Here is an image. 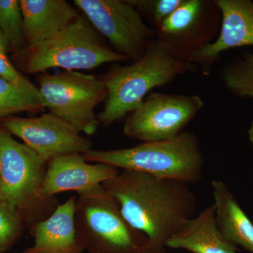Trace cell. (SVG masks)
<instances>
[{"instance_id":"1","label":"cell","mask_w":253,"mask_h":253,"mask_svg":"<svg viewBox=\"0 0 253 253\" xmlns=\"http://www.w3.org/2000/svg\"><path fill=\"white\" fill-rule=\"evenodd\" d=\"M101 185L126 221L146 236L145 253H166L169 238L195 216L196 195L181 181L122 170Z\"/></svg>"},{"instance_id":"2","label":"cell","mask_w":253,"mask_h":253,"mask_svg":"<svg viewBox=\"0 0 253 253\" xmlns=\"http://www.w3.org/2000/svg\"><path fill=\"white\" fill-rule=\"evenodd\" d=\"M198 71L193 63L171 56L156 38L140 59L130 65L113 66L102 77L108 96L98 121L104 126L121 121L141 106L151 89Z\"/></svg>"},{"instance_id":"3","label":"cell","mask_w":253,"mask_h":253,"mask_svg":"<svg viewBox=\"0 0 253 253\" xmlns=\"http://www.w3.org/2000/svg\"><path fill=\"white\" fill-rule=\"evenodd\" d=\"M87 162L191 184L202 179L205 160L199 138L191 131L166 140L148 141L127 149L93 150Z\"/></svg>"},{"instance_id":"4","label":"cell","mask_w":253,"mask_h":253,"mask_svg":"<svg viewBox=\"0 0 253 253\" xmlns=\"http://www.w3.org/2000/svg\"><path fill=\"white\" fill-rule=\"evenodd\" d=\"M48 162L7 131H0V200L19 214L26 226L49 217L59 206L56 197H42Z\"/></svg>"},{"instance_id":"5","label":"cell","mask_w":253,"mask_h":253,"mask_svg":"<svg viewBox=\"0 0 253 253\" xmlns=\"http://www.w3.org/2000/svg\"><path fill=\"white\" fill-rule=\"evenodd\" d=\"M75 224L78 242L88 253H145L146 236L123 217L102 185L78 195Z\"/></svg>"},{"instance_id":"6","label":"cell","mask_w":253,"mask_h":253,"mask_svg":"<svg viewBox=\"0 0 253 253\" xmlns=\"http://www.w3.org/2000/svg\"><path fill=\"white\" fill-rule=\"evenodd\" d=\"M24 51V69L30 74L44 73L52 68L91 70L106 63L129 61L111 49L81 15L56 36Z\"/></svg>"},{"instance_id":"7","label":"cell","mask_w":253,"mask_h":253,"mask_svg":"<svg viewBox=\"0 0 253 253\" xmlns=\"http://www.w3.org/2000/svg\"><path fill=\"white\" fill-rule=\"evenodd\" d=\"M39 90L49 113L75 126L81 133L94 135L99 122L95 109L107 98L102 78L76 71L44 73L38 78Z\"/></svg>"},{"instance_id":"8","label":"cell","mask_w":253,"mask_h":253,"mask_svg":"<svg viewBox=\"0 0 253 253\" xmlns=\"http://www.w3.org/2000/svg\"><path fill=\"white\" fill-rule=\"evenodd\" d=\"M96 31L105 37L114 51L129 61L140 59L156 31L144 23L129 1L123 0H75Z\"/></svg>"},{"instance_id":"9","label":"cell","mask_w":253,"mask_h":253,"mask_svg":"<svg viewBox=\"0 0 253 253\" xmlns=\"http://www.w3.org/2000/svg\"><path fill=\"white\" fill-rule=\"evenodd\" d=\"M204 106L197 95L151 93L127 116L123 134L143 142L172 139L184 131Z\"/></svg>"},{"instance_id":"10","label":"cell","mask_w":253,"mask_h":253,"mask_svg":"<svg viewBox=\"0 0 253 253\" xmlns=\"http://www.w3.org/2000/svg\"><path fill=\"white\" fill-rule=\"evenodd\" d=\"M221 26L214 1L183 0L156 31L158 40L171 56L181 61L212 42Z\"/></svg>"},{"instance_id":"11","label":"cell","mask_w":253,"mask_h":253,"mask_svg":"<svg viewBox=\"0 0 253 253\" xmlns=\"http://www.w3.org/2000/svg\"><path fill=\"white\" fill-rule=\"evenodd\" d=\"M1 124L46 162L64 155L84 154L92 147L90 139L51 113L36 118L8 117Z\"/></svg>"},{"instance_id":"12","label":"cell","mask_w":253,"mask_h":253,"mask_svg":"<svg viewBox=\"0 0 253 253\" xmlns=\"http://www.w3.org/2000/svg\"><path fill=\"white\" fill-rule=\"evenodd\" d=\"M221 13L217 38L193 54L187 62L193 63L205 76L223 51L243 46L253 45V1L251 0H214Z\"/></svg>"},{"instance_id":"13","label":"cell","mask_w":253,"mask_h":253,"mask_svg":"<svg viewBox=\"0 0 253 253\" xmlns=\"http://www.w3.org/2000/svg\"><path fill=\"white\" fill-rule=\"evenodd\" d=\"M119 172L117 168L109 165L90 164L83 154L59 156L48 162L41 196L46 199H52L66 191L83 194L111 180Z\"/></svg>"},{"instance_id":"14","label":"cell","mask_w":253,"mask_h":253,"mask_svg":"<svg viewBox=\"0 0 253 253\" xmlns=\"http://www.w3.org/2000/svg\"><path fill=\"white\" fill-rule=\"evenodd\" d=\"M76 201L71 196L49 217L31 226L34 244L22 253H83L75 224Z\"/></svg>"},{"instance_id":"15","label":"cell","mask_w":253,"mask_h":253,"mask_svg":"<svg viewBox=\"0 0 253 253\" xmlns=\"http://www.w3.org/2000/svg\"><path fill=\"white\" fill-rule=\"evenodd\" d=\"M26 47L47 41L80 16L65 0H20Z\"/></svg>"},{"instance_id":"16","label":"cell","mask_w":253,"mask_h":253,"mask_svg":"<svg viewBox=\"0 0 253 253\" xmlns=\"http://www.w3.org/2000/svg\"><path fill=\"white\" fill-rule=\"evenodd\" d=\"M166 247L192 253H236L239 251L219 231L213 204L186 220L169 238Z\"/></svg>"},{"instance_id":"17","label":"cell","mask_w":253,"mask_h":253,"mask_svg":"<svg viewBox=\"0 0 253 253\" xmlns=\"http://www.w3.org/2000/svg\"><path fill=\"white\" fill-rule=\"evenodd\" d=\"M216 219L219 231L229 242L253 253V224L234 195L221 180L211 182Z\"/></svg>"},{"instance_id":"18","label":"cell","mask_w":253,"mask_h":253,"mask_svg":"<svg viewBox=\"0 0 253 253\" xmlns=\"http://www.w3.org/2000/svg\"><path fill=\"white\" fill-rule=\"evenodd\" d=\"M220 78L226 89L240 97L253 99V54H243L224 65Z\"/></svg>"},{"instance_id":"19","label":"cell","mask_w":253,"mask_h":253,"mask_svg":"<svg viewBox=\"0 0 253 253\" xmlns=\"http://www.w3.org/2000/svg\"><path fill=\"white\" fill-rule=\"evenodd\" d=\"M0 78L22 95L32 111L45 108L39 88L15 68L4 52H0Z\"/></svg>"},{"instance_id":"20","label":"cell","mask_w":253,"mask_h":253,"mask_svg":"<svg viewBox=\"0 0 253 253\" xmlns=\"http://www.w3.org/2000/svg\"><path fill=\"white\" fill-rule=\"evenodd\" d=\"M0 28L9 42V47L16 51L25 50L26 43L19 1L0 0Z\"/></svg>"},{"instance_id":"21","label":"cell","mask_w":253,"mask_h":253,"mask_svg":"<svg viewBox=\"0 0 253 253\" xmlns=\"http://www.w3.org/2000/svg\"><path fill=\"white\" fill-rule=\"evenodd\" d=\"M26 226L19 214L0 200V253L6 252L19 239Z\"/></svg>"},{"instance_id":"22","label":"cell","mask_w":253,"mask_h":253,"mask_svg":"<svg viewBox=\"0 0 253 253\" xmlns=\"http://www.w3.org/2000/svg\"><path fill=\"white\" fill-rule=\"evenodd\" d=\"M129 1L141 16L143 15L147 18L156 28L180 6L183 0H133Z\"/></svg>"},{"instance_id":"23","label":"cell","mask_w":253,"mask_h":253,"mask_svg":"<svg viewBox=\"0 0 253 253\" xmlns=\"http://www.w3.org/2000/svg\"><path fill=\"white\" fill-rule=\"evenodd\" d=\"M31 111L22 95L0 78V120L15 113Z\"/></svg>"},{"instance_id":"24","label":"cell","mask_w":253,"mask_h":253,"mask_svg":"<svg viewBox=\"0 0 253 253\" xmlns=\"http://www.w3.org/2000/svg\"><path fill=\"white\" fill-rule=\"evenodd\" d=\"M9 48V42H8L7 40L5 38L1 28H0V52L6 53Z\"/></svg>"},{"instance_id":"25","label":"cell","mask_w":253,"mask_h":253,"mask_svg":"<svg viewBox=\"0 0 253 253\" xmlns=\"http://www.w3.org/2000/svg\"><path fill=\"white\" fill-rule=\"evenodd\" d=\"M249 140L253 147V121L249 130Z\"/></svg>"},{"instance_id":"26","label":"cell","mask_w":253,"mask_h":253,"mask_svg":"<svg viewBox=\"0 0 253 253\" xmlns=\"http://www.w3.org/2000/svg\"><path fill=\"white\" fill-rule=\"evenodd\" d=\"M0 131H1V129H0Z\"/></svg>"},{"instance_id":"27","label":"cell","mask_w":253,"mask_h":253,"mask_svg":"<svg viewBox=\"0 0 253 253\" xmlns=\"http://www.w3.org/2000/svg\"></svg>"}]
</instances>
